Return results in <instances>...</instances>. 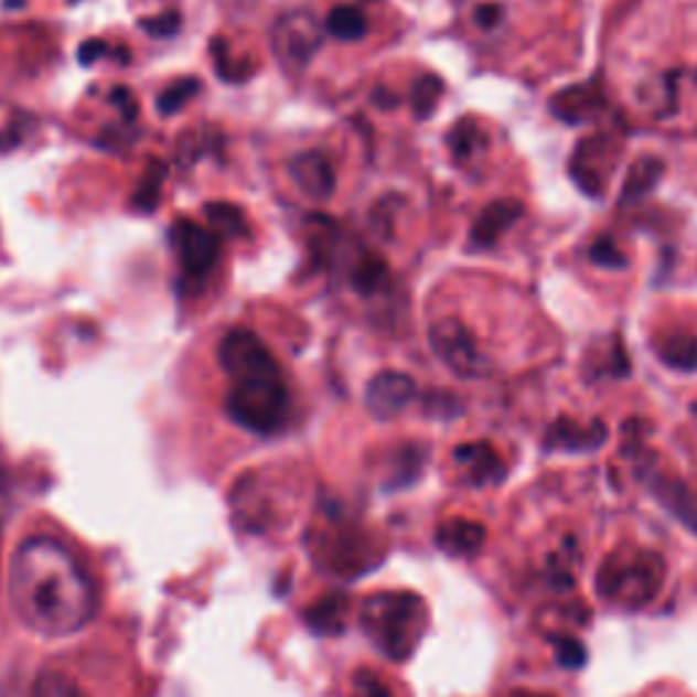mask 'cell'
Masks as SVG:
<instances>
[{
	"instance_id": "obj_1",
	"label": "cell",
	"mask_w": 697,
	"mask_h": 697,
	"mask_svg": "<svg viewBox=\"0 0 697 697\" xmlns=\"http://www.w3.org/2000/svg\"><path fill=\"white\" fill-rule=\"evenodd\" d=\"M9 600L31 632L68 637L96 615V589L79 561L50 537H33L17 548L9 572Z\"/></svg>"
},
{
	"instance_id": "obj_2",
	"label": "cell",
	"mask_w": 697,
	"mask_h": 697,
	"mask_svg": "<svg viewBox=\"0 0 697 697\" xmlns=\"http://www.w3.org/2000/svg\"><path fill=\"white\" fill-rule=\"evenodd\" d=\"M360 624L382 654L404 662L426 635L428 608L415 591H379L363 602Z\"/></svg>"
},
{
	"instance_id": "obj_3",
	"label": "cell",
	"mask_w": 697,
	"mask_h": 697,
	"mask_svg": "<svg viewBox=\"0 0 697 697\" xmlns=\"http://www.w3.org/2000/svg\"><path fill=\"white\" fill-rule=\"evenodd\" d=\"M292 411L287 382L281 374L254 376V379L232 382L226 395V415L243 431L272 436L281 431Z\"/></svg>"
},
{
	"instance_id": "obj_4",
	"label": "cell",
	"mask_w": 697,
	"mask_h": 697,
	"mask_svg": "<svg viewBox=\"0 0 697 697\" xmlns=\"http://www.w3.org/2000/svg\"><path fill=\"white\" fill-rule=\"evenodd\" d=\"M665 580V559L652 550H630L613 554L602 561L597 572V594L602 600L624 608H643L660 594Z\"/></svg>"
},
{
	"instance_id": "obj_5",
	"label": "cell",
	"mask_w": 697,
	"mask_h": 697,
	"mask_svg": "<svg viewBox=\"0 0 697 697\" xmlns=\"http://www.w3.org/2000/svg\"><path fill=\"white\" fill-rule=\"evenodd\" d=\"M324 36H328V31L311 11H287V14L278 17L270 31L272 55L287 72H305L317 52L322 50Z\"/></svg>"
},
{
	"instance_id": "obj_6",
	"label": "cell",
	"mask_w": 697,
	"mask_h": 697,
	"mask_svg": "<svg viewBox=\"0 0 697 697\" xmlns=\"http://www.w3.org/2000/svg\"><path fill=\"white\" fill-rule=\"evenodd\" d=\"M428 344L436 357L461 379H482L491 374V360L480 352L474 333L458 317L436 319L428 330Z\"/></svg>"
},
{
	"instance_id": "obj_7",
	"label": "cell",
	"mask_w": 697,
	"mask_h": 697,
	"mask_svg": "<svg viewBox=\"0 0 697 697\" xmlns=\"http://www.w3.org/2000/svg\"><path fill=\"white\" fill-rule=\"evenodd\" d=\"M172 251L185 281L200 287L216 270L221 259V237L196 221L180 218L172 224Z\"/></svg>"
},
{
	"instance_id": "obj_8",
	"label": "cell",
	"mask_w": 697,
	"mask_h": 697,
	"mask_svg": "<svg viewBox=\"0 0 697 697\" xmlns=\"http://www.w3.org/2000/svg\"><path fill=\"white\" fill-rule=\"evenodd\" d=\"M218 365L232 382L281 374V365L265 346V341L248 328L226 330L218 344Z\"/></svg>"
},
{
	"instance_id": "obj_9",
	"label": "cell",
	"mask_w": 697,
	"mask_h": 697,
	"mask_svg": "<svg viewBox=\"0 0 697 697\" xmlns=\"http://www.w3.org/2000/svg\"><path fill=\"white\" fill-rule=\"evenodd\" d=\"M417 398V382L404 371H379L365 387V409L376 420H393Z\"/></svg>"
},
{
	"instance_id": "obj_10",
	"label": "cell",
	"mask_w": 697,
	"mask_h": 697,
	"mask_svg": "<svg viewBox=\"0 0 697 697\" xmlns=\"http://www.w3.org/2000/svg\"><path fill=\"white\" fill-rule=\"evenodd\" d=\"M608 172H613V159H610L608 137H591L575 148L572 161H569V174L580 191L589 196H602Z\"/></svg>"
},
{
	"instance_id": "obj_11",
	"label": "cell",
	"mask_w": 697,
	"mask_h": 697,
	"mask_svg": "<svg viewBox=\"0 0 697 697\" xmlns=\"http://www.w3.org/2000/svg\"><path fill=\"white\" fill-rule=\"evenodd\" d=\"M294 185L313 202H328L335 194V170L328 161V156L317 153V150H305V153L294 156L289 164Z\"/></svg>"
},
{
	"instance_id": "obj_12",
	"label": "cell",
	"mask_w": 697,
	"mask_h": 697,
	"mask_svg": "<svg viewBox=\"0 0 697 697\" xmlns=\"http://www.w3.org/2000/svg\"><path fill=\"white\" fill-rule=\"evenodd\" d=\"M526 207H523L521 200H496L480 213L478 221L472 226V235H469V246L474 251H485V248H493L498 240H502L504 232L515 224V221L523 218Z\"/></svg>"
},
{
	"instance_id": "obj_13",
	"label": "cell",
	"mask_w": 697,
	"mask_h": 697,
	"mask_svg": "<svg viewBox=\"0 0 697 697\" xmlns=\"http://www.w3.org/2000/svg\"><path fill=\"white\" fill-rule=\"evenodd\" d=\"M602 107H605V96H602L597 83L569 85L550 98V112H554L561 124L569 126L586 124V120L594 118Z\"/></svg>"
},
{
	"instance_id": "obj_14",
	"label": "cell",
	"mask_w": 697,
	"mask_h": 697,
	"mask_svg": "<svg viewBox=\"0 0 697 697\" xmlns=\"http://www.w3.org/2000/svg\"><path fill=\"white\" fill-rule=\"evenodd\" d=\"M608 441V428L602 426V420L589 422V426H578L569 417H559V420L550 426L545 447L548 450H567V452H594L600 450Z\"/></svg>"
},
{
	"instance_id": "obj_15",
	"label": "cell",
	"mask_w": 697,
	"mask_h": 697,
	"mask_svg": "<svg viewBox=\"0 0 697 697\" xmlns=\"http://www.w3.org/2000/svg\"><path fill=\"white\" fill-rule=\"evenodd\" d=\"M455 463L467 467V478L472 485H498L504 480V463L498 452L487 441L461 444L452 452Z\"/></svg>"
},
{
	"instance_id": "obj_16",
	"label": "cell",
	"mask_w": 697,
	"mask_h": 697,
	"mask_svg": "<svg viewBox=\"0 0 697 697\" xmlns=\"http://www.w3.org/2000/svg\"><path fill=\"white\" fill-rule=\"evenodd\" d=\"M485 537H487V532L482 523L467 521V518H452L439 526V532H436V545H439L444 554L467 559V556L480 554V548L485 545Z\"/></svg>"
},
{
	"instance_id": "obj_17",
	"label": "cell",
	"mask_w": 697,
	"mask_h": 697,
	"mask_svg": "<svg viewBox=\"0 0 697 697\" xmlns=\"http://www.w3.org/2000/svg\"><path fill=\"white\" fill-rule=\"evenodd\" d=\"M662 174H665V164H662L660 159H652V156L637 159L635 164L630 167V172H626L624 185H621L619 205L630 207V205H635V202L646 200L656 185H660Z\"/></svg>"
},
{
	"instance_id": "obj_18",
	"label": "cell",
	"mask_w": 697,
	"mask_h": 697,
	"mask_svg": "<svg viewBox=\"0 0 697 697\" xmlns=\"http://www.w3.org/2000/svg\"><path fill=\"white\" fill-rule=\"evenodd\" d=\"M654 493L678 521L687 528H693L697 534V498L695 493L676 478H656L654 480Z\"/></svg>"
},
{
	"instance_id": "obj_19",
	"label": "cell",
	"mask_w": 697,
	"mask_h": 697,
	"mask_svg": "<svg viewBox=\"0 0 697 697\" xmlns=\"http://www.w3.org/2000/svg\"><path fill=\"white\" fill-rule=\"evenodd\" d=\"M654 352L667 368H676L689 374V371H697V339L695 335H665V339L654 341Z\"/></svg>"
},
{
	"instance_id": "obj_20",
	"label": "cell",
	"mask_w": 697,
	"mask_h": 697,
	"mask_svg": "<svg viewBox=\"0 0 697 697\" xmlns=\"http://www.w3.org/2000/svg\"><path fill=\"white\" fill-rule=\"evenodd\" d=\"M324 31L333 39H339V42H360L368 33V20L354 6H339V9L330 11Z\"/></svg>"
},
{
	"instance_id": "obj_21",
	"label": "cell",
	"mask_w": 697,
	"mask_h": 697,
	"mask_svg": "<svg viewBox=\"0 0 697 697\" xmlns=\"http://www.w3.org/2000/svg\"><path fill=\"white\" fill-rule=\"evenodd\" d=\"M349 281H352L354 292L360 294L379 292L387 281V261L376 257V254H363L357 265H352Z\"/></svg>"
},
{
	"instance_id": "obj_22",
	"label": "cell",
	"mask_w": 697,
	"mask_h": 697,
	"mask_svg": "<svg viewBox=\"0 0 697 697\" xmlns=\"http://www.w3.org/2000/svg\"><path fill=\"white\" fill-rule=\"evenodd\" d=\"M480 142H482V131L474 118L458 120V124L450 129V133H447V148H450L455 164H467V161L480 150Z\"/></svg>"
},
{
	"instance_id": "obj_23",
	"label": "cell",
	"mask_w": 697,
	"mask_h": 697,
	"mask_svg": "<svg viewBox=\"0 0 697 697\" xmlns=\"http://www.w3.org/2000/svg\"><path fill=\"white\" fill-rule=\"evenodd\" d=\"M205 216L211 221V229L224 232V235L243 237L248 232V221L243 216V211L237 205H226V202H211L205 205Z\"/></svg>"
},
{
	"instance_id": "obj_24",
	"label": "cell",
	"mask_w": 697,
	"mask_h": 697,
	"mask_svg": "<svg viewBox=\"0 0 697 697\" xmlns=\"http://www.w3.org/2000/svg\"><path fill=\"white\" fill-rule=\"evenodd\" d=\"M441 93H444V83L436 74H426V77L417 79L415 87H411V107H415L417 120L431 118Z\"/></svg>"
},
{
	"instance_id": "obj_25",
	"label": "cell",
	"mask_w": 697,
	"mask_h": 697,
	"mask_svg": "<svg viewBox=\"0 0 697 697\" xmlns=\"http://www.w3.org/2000/svg\"><path fill=\"white\" fill-rule=\"evenodd\" d=\"M31 697H90L79 687L74 678H68L66 673H57V671H44L42 676L36 678L33 684V693Z\"/></svg>"
},
{
	"instance_id": "obj_26",
	"label": "cell",
	"mask_w": 697,
	"mask_h": 697,
	"mask_svg": "<svg viewBox=\"0 0 697 697\" xmlns=\"http://www.w3.org/2000/svg\"><path fill=\"white\" fill-rule=\"evenodd\" d=\"M550 643H554L556 660H559L561 667H569V671H578V667H583L586 660H589V654H586V646L575 635L550 637Z\"/></svg>"
},
{
	"instance_id": "obj_27",
	"label": "cell",
	"mask_w": 697,
	"mask_h": 697,
	"mask_svg": "<svg viewBox=\"0 0 697 697\" xmlns=\"http://www.w3.org/2000/svg\"><path fill=\"white\" fill-rule=\"evenodd\" d=\"M589 259L594 261L597 267H605V270H624V267L630 265V259L619 251V246H615L610 237H600V240L591 243Z\"/></svg>"
},
{
	"instance_id": "obj_28",
	"label": "cell",
	"mask_w": 697,
	"mask_h": 697,
	"mask_svg": "<svg viewBox=\"0 0 697 697\" xmlns=\"http://www.w3.org/2000/svg\"><path fill=\"white\" fill-rule=\"evenodd\" d=\"M196 90H200V83H196V79H180V83H172L159 96V112L174 115Z\"/></svg>"
},
{
	"instance_id": "obj_29",
	"label": "cell",
	"mask_w": 697,
	"mask_h": 697,
	"mask_svg": "<svg viewBox=\"0 0 697 697\" xmlns=\"http://www.w3.org/2000/svg\"><path fill=\"white\" fill-rule=\"evenodd\" d=\"M344 613H346L344 597H330L324 605L311 610V624L317 626V630H328V619H330V632H339L341 626H344V621H341V615Z\"/></svg>"
},
{
	"instance_id": "obj_30",
	"label": "cell",
	"mask_w": 697,
	"mask_h": 697,
	"mask_svg": "<svg viewBox=\"0 0 697 697\" xmlns=\"http://www.w3.org/2000/svg\"><path fill=\"white\" fill-rule=\"evenodd\" d=\"M426 409L428 415L436 417H458L461 415V400L450 393H428Z\"/></svg>"
},
{
	"instance_id": "obj_31",
	"label": "cell",
	"mask_w": 697,
	"mask_h": 697,
	"mask_svg": "<svg viewBox=\"0 0 697 697\" xmlns=\"http://www.w3.org/2000/svg\"><path fill=\"white\" fill-rule=\"evenodd\" d=\"M352 697H393V695H390V689H387V684L379 682L374 673H357Z\"/></svg>"
},
{
	"instance_id": "obj_32",
	"label": "cell",
	"mask_w": 697,
	"mask_h": 697,
	"mask_svg": "<svg viewBox=\"0 0 697 697\" xmlns=\"http://www.w3.org/2000/svg\"><path fill=\"white\" fill-rule=\"evenodd\" d=\"M504 11L498 3H482L478 9V14H474V20H478V25L482 28V31H493V28L502 22Z\"/></svg>"
},
{
	"instance_id": "obj_33",
	"label": "cell",
	"mask_w": 697,
	"mask_h": 697,
	"mask_svg": "<svg viewBox=\"0 0 697 697\" xmlns=\"http://www.w3.org/2000/svg\"><path fill=\"white\" fill-rule=\"evenodd\" d=\"M142 25L148 28L153 36H172V33L178 31V25H180V17L167 14V17H159V20H144Z\"/></svg>"
},
{
	"instance_id": "obj_34",
	"label": "cell",
	"mask_w": 697,
	"mask_h": 697,
	"mask_svg": "<svg viewBox=\"0 0 697 697\" xmlns=\"http://www.w3.org/2000/svg\"><path fill=\"white\" fill-rule=\"evenodd\" d=\"M107 50L101 42H85L83 46H79V61L83 63H93L96 57H101V52Z\"/></svg>"
},
{
	"instance_id": "obj_35",
	"label": "cell",
	"mask_w": 697,
	"mask_h": 697,
	"mask_svg": "<svg viewBox=\"0 0 697 697\" xmlns=\"http://www.w3.org/2000/svg\"><path fill=\"white\" fill-rule=\"evenodd\" d=\"M510 697H550V695H532V693H513Z\"/></svg>"
},
{
	"instance_id": "obj_36",
	"label": "cell",
	"mask_w": 697,
	"mask_h": 697,
	"mask_svg": "<svg viewBox=\"0 0 697 697\" xmlns=\"http://www.w3.org/2000/svg\"><path fill=\"white\" fill-rule=\"evenodd\" d=\"M693 415L697 417V400H695V404H693Z\"/></svg>"
}]
</instances>
